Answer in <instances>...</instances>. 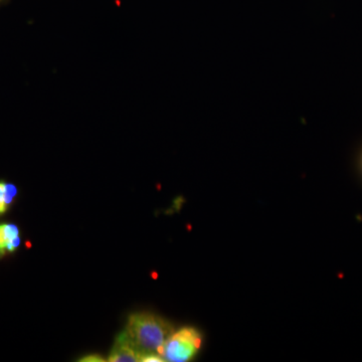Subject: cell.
<instances>
[{
    "instance_id": "6da1fadb",
    "label": "cell",
    "mask_w": 362,
    "mask_h": 362,
    "mask_svg": "<svg viewBox=\"0 0 362 362\" xmlns=\"http://www.w3.org/2000/svg\"><path fill=\"white\" fill-rule=\"evenodd\" d=\"M124 331L141 354L142 361L151 354L160 356L164 343L175 332L168 321L147 312L131 315Z\"/></svg>"
},
{
    "instance_id": "7a4b0ae2",
    "label": "cell",
    "mask_w": 362,
    "mask_h": 362,
    "mask_svg": "<svg viewBox=\"0 0 362 362\" xmlns=\"http://www.w3.org/2000/svg\"><path fill=\"white\" fill-rule=\"evenodd\" d=\"M201 346V333L194 327H183L173 332L166 340L160 356L164 361H188L194 358Z\"/></svg>"
},
{
    "instance_id": "3957f363",
    "label": "cell",
    "mask_w": 362,
    "mask_h": 362,
    "mask_svg": "<svg viewBox=\"0 0 362 362\" xmlns=\"http://www.w3.org/2000/svg\"><path fill=\"white\" fill-rule=\"evenodd\" d=\"M110 362H138L142 361V356L132 342L130 341L125 331L118 335L109 356Z\"/></svg>"
},
{
    "instance_id": "277c9868",
    "label": "cell",
    "mask_w": 362,
    "mask_h": 362,
    "mask_svg": "<svg viewBox=\"0 0 362 362\" xmlns=\"http://www.w3.org/2000/svg\"><path fill=\"white\" fill-rule=\"evenodd\" d=\"M21 245L20 230L13 223L0 225V255L13 252Z\"/></svg>"
},
{
    "instance_id": "5b68a950",
    "label": "cell",
    "mask_w": 362,
    "mask_h": 362,
    "mask_svg": "<svg viewBox=\"0 0 362 362\" xmlns=\"http://www.w3.org/2000/svg\"><path fill=\"white\" fill-rule=\"evenodd\" d=\"M16 194H18V189L13 185L0 181V214L6 213L9 204L13 202Z\"/></svg>"
},
{
    "instance_id": "8992f818",
    "label": "cell",
    "mask_w": 362,
    "mask_h": 362,
    "mask_svg": "<svg viewBox=\"0 0 362 362\" xmlns=\"http://www.w3.org/2000/svg\"><path fill=\"white\" fill-rule=\"evenodd\" d=\"M81 361H87V362H100L104 361V359L102 357L98 356H86L84 359H81Z\"/></svg>"
},
{
    "instance_id": "52a82bcc",
    "label": "cell",
    "mask_w": 362,
    "mask_h": 362,
    "mask_svg": "<svg viewBox=\"0 0 362 362\" xmlns=\"http://www.w3.org/2000/svg\"><path fill=\"white\" fill-rule=\"evenodd\" d=\"M4 2H6V0H0V6H1V4H4Z\"/></svg>"
}]
</instances>
